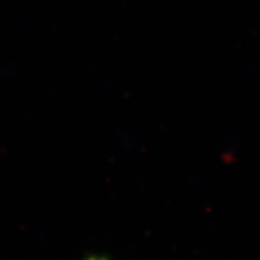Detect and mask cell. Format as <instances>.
Wrapping results in <instances>:
<instances>
[{
	"mask_svg": "<svg viewBox=\"0 0 260 260\" xmlns=\"http://www.w3.org/2000/svg\"><path fill=\"white\" fill-rule=\"evenodd\" d=\"M88 260H106V259H100V258H90Z\"/></svg>",
	"mask_w": 260,
	"mask_h": 260,
	"instance_id": "obj_1",
	"label": "cell"
}]
</instances>
